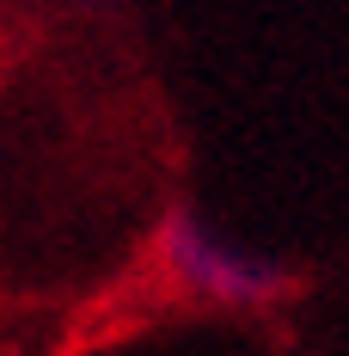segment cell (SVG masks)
Here are the masks:
<instances>
[{
  "label": "cell",
  "mask_w": 349,
  "mask_h": 356,
  "mask_svg": "<svg viewBox=\"0 0 349 356\" xmlns=\"http://www.w3.org/2000/svg\"><path fill=\"white\" fill-rule=\"evenodd\" d=\"M160 258L178 283L203 301H233V307H257V301H276L294 289V277L282 264H264V258H245L227 240H214L209 227L190 209H172L160 221Z\"/></svg>",
  "instance_id": "cell-1"
}]
</instances>
